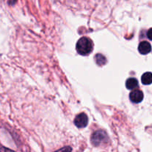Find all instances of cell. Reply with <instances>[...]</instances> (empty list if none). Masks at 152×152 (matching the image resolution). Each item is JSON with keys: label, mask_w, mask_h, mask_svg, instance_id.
<instances>
[{"label": "cell", "mask_w": 152, "mask_h": 152, "mask_svg": "<svg viewBox=\"0 0 152 152\" xmlns=\"http://www.w3.org/2000/svg\"><path fill=\"white\" fill-rule=\"evenodd\" d=\"M0 152H15V151H12V150L9 149V148H4V147H1V148H0Z\"/></svg>", "instance_id": "30bf717a"}, {"label": "cell", "mask_w": 152, "mask_h": 152, "mask_svg": "<svg viewBox=\"0 0 152 152\" xmlns=\"http://www.w3.org/2000/svg\"><path fill=\"white\" fill-rule=\"evenodd\" d=\"M138 50H139V52L141 54H148V53L151 52V45H150V43L147 41L141 42L139 45V47H138Z\"/></svg>", "instance_id": "5b68a950"}, {"label": "cell", "mask_w": 152, "mask_h": 152, "mask_svg": "<svg viewBox=\"0 0 152 152\" xmlns=\"http://www.w3.org/2000/svg\"><path fill=\"white\" fill-rule=\"evenodd\" d=\"M147 37L150 40H152V28H150L147 32Z\"/></svg>", "instance_id": "8fae6325"}, {"label": "cell", "mask_w": 152, "mask_h": 152, "mask_svg": "<svg viewBox=\"0 0 152 152\" xmlns=\"http://www.w3.org/2000/svg\"><path fill=\"white\" fill-rule=\"evenodd\" d=\"M141 81H142L143 85H150L152 83V73L151 72H146L142 76L141 78Z\"/></svg>", "instance_id": "52a82bcc"}, {"label": "cell", "mask_w": 152, "mask_h": 152, "mask_svg": "<svg viewBox=\"0 0 152 152\" xmlns=\"http://www.w3.org/2000/svg\"><path fill=\"white\" fill-rule=\"evenodd\" d=\"M91 140V143L94 146H99L102 144H105L106 142H108V137L107 134L105 133V132L99 130L95 132L92 134Z\"/></svg>", "instance_id": "7a4b0ae2"}, {"label": "cell", "mask_w": 152, "mask_h": 152, "mask_svg": "<svg viewBox=\"0 0 152 152\" xmlns=\"http://www.w3.org/2000/svg\"><path fill=\"white\" fill-rule=\"evenodd\" d=\"M88 123V116L85 113H81L78 114L74 119V124L77 127L83 129L87 126Z\"/></svg>", "instance_id": "3957f363"}, {"label": "cell", "mask_w": 152, "mask_h": 152, "mask_svg": "<svg viewBox=\"0 0 152 152\" xmlns=\"http://www.w3.org/2000/svg\"><path fill=\"white\" fill-rule=\"evenodd\" d=\"M129 97L134 103H140L143 99V93L140 90H134L130 93Z\"/></svg>", "instance_id": "277c9868"}, {"label": "cell", "mask_w": 152, "mask_h": 152, "mask_svg": "<svg viewBox=\"0 0 152 152\" xmlns=\"http://www.w3.org/2000/svg\"><path fill=\"white\" fill-rule=\"evenodd\" d=\"M95 59H96V62L98 65L102 66L106 63V58L102 54H96Z\"/></svg>", "instance_id": "ba28073f"}, {"label": "cell", "mask_w": 152, "mask_h": 152, "mask_svg": "<svg viewBox=\"0 0 152 152\" xmlns=\"http://www.w3.org/2000/svg\"><path fill=\"white\" fill-rule=\"evenodd\" d=\"M126 86L129 90H134L138 86V81L135 78H129L126 80Z\"/></svg>", "instance_id": "8992f818"}, {"label": "cell", "mask_w": 152, "mask_h": 152, "mask_svg": "<svg viewBox=\"0 0 152 152\" xmlns=\"http://www.w3.org/2000/svg\"><path fill=\"white\" fill-rule=\"evenodd\" d=\"M76 48L79 54L82 56H87L93 50V43L89 38L82 37L77 42Z\"/></svg>", "instance_id": "6da1fadb"}, {"label": "cell", "mask_w": 152, "mask_h": 152, "mask_svg": "<svg viewBox=\"0 0 152 152\" xmlns=\"http://www.w3.org/2000/svg\"><path fill=\"white\" fill-rule=\"evenodd\" d=\"M55 152H72V148L70 146H65L60 148V149L57 150V151H56Z\"/></svg>", "instance_id": "9c48e42d"}]
</instances>
